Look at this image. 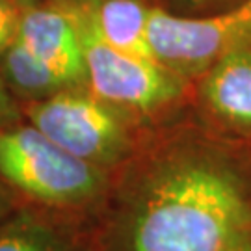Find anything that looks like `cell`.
<instances>
[{
	"instance_id": "cell-6",
	"label": "cell",
	"mask_w": 251,
	"mask_h": 251,
	"mask_svg": "<svg viewBox=\"0 0 251 251\" xmlns=\"http://www.w3.org/2000/svg\"><path fill=\"white\" fill-rule=\"evenodd\" d=\"M19 39L71 86H86L80 30L71 4L25 6Z\"/></svg>"
},
{
	"instance_id": "cell-12",
	"label": "cell",
	"mask_w": 251,
	"mask_h": 251,
	"mask_svg": "<svg viewBox=\"0 0 251 251\" xmlns=\"http://www.w3.org/2000/svg\"><path fill=\"white\" fill-rule=\"evenodd\" d=\"M23 108L9 90L6 88V84L0 78V126L15 123L19 119H23Z\"/></svg>"
},
{
	"instance_id": "cell-15",
	"label": "cell",
	"mask_w": 251,
	"mask_h": 251,
	"mask_svg": "<svg viewBox=\"0 0 251 251\" xmlns=\"http://www.w3.org/2000/svg\"><path fill=\"white\" fill-rule=\"evenodd\" d=\"M188 2H192V4H206V2H210V0H188Z\"/></svg>"
},
{
	"instance_id": "cell-1",
	"label": "cell",
	"mask_w": 251,
	"mask_h": 251,
	"mask_svg": "<svg viewBox=\"0 0 251 251\" xmlns=\"http://www.w3.org/2000/svg\"><path fill=\"white\" fill-rule=\"evenodd\" d=\"M99 251H224L251 229V186L218 145L149 128L91 222Z\"/></svg>"
},
{
	"instance_id": "cell-10",
	"label": "cell",
	"mask_w": 251,
	"mask_h": 251,
	"mask_svg": "<svg viewBox=\"0 0 251 251\" xmlns=\"http://www.w3.org/2000/svg\"><path fill=\"white\" fill-rule=\"evenodd\" d=\"M0 78L9 93L23 104L50 97L71 86L63 80L52 67L32 52L21 39H15L11 47L0 56Z\"/></svg>"
},
{
	"instance_id": "cell-7",
	"label": "cell",
	"mask_w": 251,
	"mask_h": 251,
	"mask_svg": "<svg viewBox=\"0 0 251 251\" xmlns=\"http://www.w3.org/2000/svg\"><path fill=\"white\" fill-rule=\"evenodd\" d=\"M0 251H99L88 220L23 203L0 225Z\"/></svg>"
},
{
	"instance_id": "cell-11",
	"label": "cell",
	"mask_w": 251,
	"mask_h": 251,
	"mask_svg": "<svg viewBox=\"0 0 251 251\" xmlns=\"http://www.w3.org/2000/svg\"><path fill=\"white\" fill-rule=\"evenodd\" d=\"M23 8L19 0H0V56L17 39Z\"/></svg>"
},
{
	"instance_id": "cell-3",
	"label": "cell",
	"mask_w": 251,
	"mask_h": 251,
	"mask_svg": "<svg viewBox=\"0 0 251 251\" xmlns=\"http://www.w3.org/2000/svg\"><path fill=\"white\" fill-rule=\"evenodd\" d=\"M21 108L25 119L54 144L108 173L117 171L134 154L149 130L86 86L67 88Z\"/></svg>"
},
{
	"instance_id": "cell-13",
	"label": "cell",
	"mask_w": 251,
	"mask_h": 251,
	"mask_svg": "<svg viewBox=\"0 0 251 251\" xmlns=\"http://www.w3.org/2000/svg\"><path fill=\"white\" fill-rule=\"evenodd\" d=\"M21 205H23V201L19 199L17 194L0 179V225L4 224Z\"/></svg>"
},
{
	"instance_id": "cell-8",
	"label": "cell",
	"mask_w": 251,
	"mask_h": 251,
	"mask_svg": "<svg viewBox=\"0 0 251 251\" xmlns=\"http://www.w3.org/2000/svg\"><path fill=\"white\" fill-rule=\"evenodd\" d=\"M205 75L201 95L212 116L234 130H251V47L229 52Z\"/></svg>"
},
{
	"instance_id": "cell-2",
	"label": "cell",
	"mask_w": 251,
	"mask_h": 251,
	"mask_svg": "<svg viewBox=\"0 0 251 251\" xmlns=\"http://www.w3.org/2000/svg\"><path fill=\"white\" fill-rule=\"evenodd\" d=\"M0 179L23 203L91 224L112 173L76 158L23 117L0 126Z\"/></svg>"
},
{
	"instance_id": "cell-5",
	"label": "cell",
	"mask_w": 251,
	"mask_h": 251,
	"mask_svg": "<svg viewBox=\"0 0 251 251\" xmlns=\"http://www.w3.org/2000/svg\"><path fill=\"white\" fill-rule=\"evenodd\" d=\"M147 39L152 58L182 78L206 73L236 49L251 47V0L231 11L182 17L151 9Z\"/></svg>"
},
{
	"instance_id": "cell-4",
	"label": "cell",
	"mask_w": 251,
	"mask_h": 251,
	"mask_svg": "<svg viewBox=\"0 0 251 251\" xmlns=\"http://www.w3.org/2000/svg\"><path fill=\"white\" fill-rule=\"evenodd\" d=\"M80 30L86 88L99 99L151 128L184 93V78L160 62L106 43L80 4H71Z\"/></svg>"
},
{
	"instance_id": "cell-14",
	"label": "cell",
	"mask_w": 251,
	"mask_h": 251,
	"mask_svg": "<svg viewBox=\"0 0 251 251\" xmlns=\"http://www.w3.org/2000/svg\"><path fill=\"white\" fill-rule=\"evenodd\" d=\"M224 251H251V229L240 233L225 246Z\"/></svg>"
},
{
	"instance_id": "cell-9",
	"label": "cell",
	"mask_w": 251,
	"mask_h": 251,
	"mask_svg": "<svg viewBox=\"0 0 251 251\" xmlns=\"http://www.w3.org/2000/svg\"><path fill=\"white\" fill-rule=\"evenodd\" d=\"M80 6L106 43L125 52L152 58L147 39L152 8L140 0H88Z\"/></svg>"
}]
</instances>
